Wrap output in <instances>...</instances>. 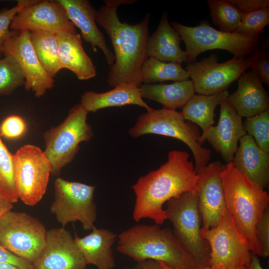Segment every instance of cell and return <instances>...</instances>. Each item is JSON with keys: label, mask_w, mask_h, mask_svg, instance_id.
Listing matches in <instances>:
<instances>
[{"label": "cell", "mask_w": 269, "mask_h": 269, "mask_svg": "<svg viewBox=\"0 0 269 269\" xmlns=\"http://www.w3.org/2000/svg\"><path fill=\"white\" fill-rule=\"evenodd\" d=\"M134 0H106L97 10V23L109 36L115 60L110 67L107 82L111 87L121 84L141 85V68L148 58L146 45L149 37L150 14L135 24L120 21L117 14L120 5L134 3Z\"/></svg>", "instance_id": "cell-1"}, {"label": "cell", "mask_w": 269, "mask_h": 269, "mask_svg": "<svg viewBox=\"0 0 269 269\" xmlns=\"http://www.w3.org/2000/svg\"><path fill=\"white\" fill-rule=\"evenodd\" d=\"M186 152L173 150L167 161L155 170L140 177L132 186L136 200L133 219L153 220L158 225L167 220L163 205L172 198L195 189L198 175Z\"/></svg>", "instance_id": "cell-2"}, {"label": "cell", "mask_w": 269, "mask_h": 269, "mask_svg": "<svg viewBox=\"0 0 269 269\" xmlns=\"http://www.w3.org/2000/svg\"><path fill=\"white\" fill-rule=\"evenodd\" d=\"M221 175L226 209L239 232L249 243L251 252L262 256L256 225L269 206L268 193L236 169L231 162L225 165Z\"/></svg>", "instance_id": "cell-3"}, {"label": "cell", "mask_w": 269, "mask_h": 269, "mask_svg": "<svg viewBox=\"0 0 269 269\" xmlns=\"http://www.w3.org/2000/svg\"><path fill=\"white\" fill-rule=\"evenodd\" d=\"M117 237V251L137 262L152 260L173 269H198L168 228L139 224L122 231Z\"/></svg>", "instance_id": "cell-4"}, {"label": "cell", "mask_w": 269, "mask_h": 269, "mask_svg": "<svg viewBox=\"0 0 269 269\" xmlns=\"http://www.w3.org/2000/svg\"><path fill=\"white\" fill-rule=\"evenodd\" d=\"M181 112L163 108H150L137 118L129 133L134 138L154 134L171 137L185 143L192 151L195 160L196 173L205 167L210 160L211 151L202 146L199 140L200 132L196 125L186 122Z\"/></svg>", "instance_id": "cell-5"}, {"label": "cell", "mask_w": 269, "mask_h": 269, "mask_svg": "<svg viewBox=\"0 0 269 269\" xmlns=\"http://www.w3.org/2000/svg\"><path fill=\"white\" fill-rule=\"evenodd\" d=\"M165 211L167 219L173 224V234L198 268H209L210 250L200 235L202 218L196 190L169 200Z\"/></svg>", "instance_id": "cell-6"}, {"label": "cell", "mask_w": 269, "mask_h": 269, "mask_svg": "<svg viewBox=\"0 0 269 269\" xmlns=\"http://www.w3.org/2000/svg\"><path fill=\"white\" fill-rule=\"evenodd\" d=\"M172 26L185 45L187 64L196 61L197 56L202 52L213 49L225 50L234 56L246 57L258 48L263 39L262 34L224 32L213 28L205 20L195 26L173 21Z\"/></svg>", "instance_id": "cell-7"}, {"label": "cell", "mask_w": 269, "mask_h": 269, "mask_svg": "<svg viewBox=\"0 0 269 269\" xmlns=\"http://www.w3.org/2000/svg\"><path fill=\"white\" fill-rule=\"evenodd\" d=\"M88 114L82 105L78 104L69 110L62 123L44 133L43 152L52 165V175L59 176L62 168L75 157L80 143L88 141L93 136L92 128L87 122Z\"/></svg>", "instance_id": "cell-8"}, {"label": "cell", "mask_w": 269, "mask_h": 269, "mask_svg": "<svg viewBox=\"0 0 269 269\" xmlns=\"http://www.w3.org/2000/svg\"><path fill=\"white\" fill-rule=\"evenodd\" d=\"M200 235L209 245L210 268L238 269L249 267L251 247L237 229L226 209L219 224L210 228L202 227Z\"/></svg>", "instance_id": "cell-9"}, {"label": "cell", "mask_w": 269, "mask_h": 269, "mask_svg": "<svg viewBox=\"0 0 269 269\" xmlns=\"http://www.w3.org/2000/svg\"><path fill=\"white\" fill-rule=\"evenodd\" d=\"M96 186L57 178L54 181V200L50 211L62 227L79 221L85 231L92 230L97 219L94 193Z\"/></svg>", "instance_id": "cell-10"}, {"label": "cell", "mask_w": 269, "mask_h": 269, "mask_svg": "<svg viewBox=\"0 0 269 269\" xmlns=\"http://www.w3.org/2000/svg\"><path fill=\"white\" fill-rule=\"evenodd\" d=\"M52 170L41 149L26 144L13 155V172L18 199L26 205L37 204L44 195Z\"/></svg>", "instance_id": "cell-11"}, {"label": "cell", "mask_w": 269, "mask_h": 269, "mask_svg": "<svg viewBox=\"0 0 269 269\" xmlns=\"http://www.w3.org/2000/svg\"><path fill=\"white\" fill-rule=\"evenodd\" d=\"M47 231L38 219L25 212L11 210L0 219V242L32 264L45 247Z\"/></svg>", "instance_id": "cell-12"}, {"label": "cell", "mask_w": 269, "mask_h": 269, "mask_svg": "<svg viewBox=\"0 0 269 269\" xmlns=\"http://www.w3.org/2000/svg\"><path fill=\"white\" fill-rule=\"evenodd\" d=\"M218 60L217 55L212 53L199 61L187 64L185 70L191 78L195 93L208 95L227 90L249 68L246 57L234 56L222 63Z\"/></svg>", "instance_id": "cell-13"}, {"label": "cell", "mask_w": 269, "mask_h": 269, "mask_svg": "<svg viewBox=\"0 0 269 269\" xmlns=\"http://www.w3.org/2000/svg\"><path fill=\"white\" fill-rule=\"evenodd\" d=\"M30 31H15L4 42L2 53L14 58L25 77L24 88L31 90L37 98L54 86V80L44 70L31 43Z\"/></svg>", "instance_id": "cell-14"}, {"label": "cell", "mask_w": 269, "mask_h": 269, "mask_svg": "<svg viewBox=\"0 0 269 269\" xmlns=\"http://www.w3.org/2000/svg\"><path fill=\"white\" fill-rule=\"evenodd\" d=\"M10 28L19 32L43 30L77 33L76 27L58 0H38L23 7L13 17Z\"/></svg>", "instance_id": "cell-15"}, {"label": "cell", "mask_w": 269, "mask_h": 269, "mask_svg": "<svg viewBox=\"0 0 269 269\" xmlns=\"http://www.w3.org/2000/svg\"><path fill=\"white\" fill-rule=\"evenodd\" d=\"M225 168L220 161L208 163L197 173L195 188L201 214L202 228L216 227L226 209L221 172Z\"/></svg>", "instance_id": "cell-16"}, {"label": "cell", "mask_w": 269, "mask_h": 269, "mask_svg": "<svg viewBox=\"0 0 269 269\" xmlns=\"http://www.w3.org/2000/svg\"><path fill=\"white\" fill-rule=\"evenodd\" d=\"M87 264L64 227L47 231L46 244L32 269H86Z\"/></svg>", "instance_id": "cell-17"}, {"label": "cell", "mask_w": 269, "mask_h": 269, "mask_svg": "<svg viewBox=\"0 0 269 269\" xmlns=\"http://www.w3.org/2000/svg\"><path fill=\"white\" fill-rule=\"evenodd\" d=\"M227 99L220 104V113L218 124L202 133L199 142L202 144L207 140L223 159L229 163L233 159L238 142L247 133L244 129L242 118Z\"/></svg>", "instance_id": "cell-18"}, {"label": "cell", "mask_w": 269, "mask_h": 269, "mask_svg": "<svg viewBox=\"0 0 269 269\" xmlns=\"http://www.w3.org/2000/svg\"><path fill=\"white\" fill-rule=\"evenodd\" d=\"M64 8L69 19L80 30L82 38L90 44L94 51L98 47L104 54L110 67L115 60L105 37L97 25V10L88 0H58Z\"/></svg>", "instance_id": "cell-19"}, {"label": "cell", "mask_w": 269, "mask_h": 269, "mask_svg": "<svg viewBox=\"0 0 269 269\" xmlns=\"http://www.w3.org/2000/svg\"><path fill=\"white\" fill-rule=\"evenodd\" d=\"M237 80V90L227 100L241 117L254 116L269 110L268 92L256 74L250 70Z\"/></svg>", "instance_id": "cell-20"}, {"label": "cell", "mask_w": 269, "mask_h": 269, "mask_svg": "<svg viewBox=\"0 0 269 269\" xmlns=\"http://www.w3.org/2000/svg\"><path fill=\"white\" fill-rule=\"evenodd\" d=\"M231 162L236 169L265 189L269 183V153L261 149L248 134L241 137Z\"/></svg>", "instance_id": "cell-21"}, {"label": "cell", "mask_w": 269, "mask_h": 269, "mask_svg": "<svg viewBox=\"0 0 269 269\" xmlns=\"http://www.w3.org/2000/svg\"><path fill=\"white\" fill-rule=\"evenodd\" d=\"M118 235L94 226L88 235L80 238L75 233L74 242L87 264L97 269H113L116 266L112 246Z\"/></svg>", "instance_id": "cell-22"}, {"label": "cell", "mask_w": 269, "mask_h": 269, "mask_svg": "<svg viewBox=\"0 0 269 269\" xmlns=\"http://www.w3.org/2000/svg\"><path fill=\"white\" fill-rule=\"evenodd\" d=\"M56 36L62 69L71 71L81 80L95 77L96 67L84 50L81 35L60 31Z\"/></svg>", "instance_id": "cell-23"}, {"label": "cell", "mask_w": 269, "mask_h": 269, "mask_svg": "<svg viewBox=\"0 0 269 269\" xmlns=\"http://www.w3.org/2000/svg\"><path fill=\"white\" fill-rule=\"evenodd\" d=\"M180 41V36L169 23L167 14L164 12L156 30L149 37L147 56L162 62L187 63V53L181 48Z\"/></svg>", "instance_id": "cell-24"}, {"label": "cell", "mask_w": 269, "mask_h": 269, "mask_svg": "<svg viewBox=\"0 0 269 269\" xmlns=\"http://www.w3.org/2000/svg\"><path fill=\"white\" fill-rule=\"evenodd\" d=\"M80 104L88 113L129 105L143 107L146 110L151 108L143 101L140 87L133 84H121L109 91L101 93L86 91L81 96Z\"/></svg>", "instance_id": "cell-25"}, {"label": "cell", "mask_w": 269, "mask_h": 269, "mask_svg": "<svg viewBox=\"0 0 269 269\" xmlns=\"http://www.w3.org/2000/svg\"><path fill=\"white\" fill-rule=\"evenodd\" d=\"M142 98L153 100L164 108H182L195 94L193 82L187 80L169 84H144L139 87Z\"/></svg>", "instance_id": "cell-26"}, {"label": "cell", "mask_w": 269, "mask_h": 269, "mask_svg": "<svg viewBox=\"0 0 269 269\" xmlns=\"http://www.w3.org/2000/svg\"><path fill=\"white\" fill-rule=\"evenodd\" d=\"M229 95L227 90L208 95L195 94L180 112L185 120L196 124L204 133L213 126L215 109Z\"/></svg>", "instance_id": "cell-27"}, {"label": "cell", "mask_w": 269, "mask_h": 269, "mask_svg": "<svg viewBox=\"0 0 269 269\" xmlns=\"http://www.w3.org/2000/svg\"><path fill=\"white\" fill-rule=\"evenodd\" d=\"M31 43L42 67L52 78L62 69L56 33L37 30L30 32Z\"/></svg>", "instance_id": "cell-28"}, {"label": "cell", "mask_w": 269, "mask_h": 269, "mask_svg": "<svg viewBox=\"0 0 269 269\" xmlns=\"http://www.w3.org/2000/svg\"><path fill=\"white\" fill-rule=\"evenodd\" d=\"M141 81L144 84H153L168 80L174 82L188 80V72L177 62H162L148 57L141 68Z\"/></svg>", "instance_id": "cell-29"}, {"label": "cell", "mask_w": 269, "mask_h": 269, "mask_svg": "<svg viewBox=\"0 0 269 269\" xmlns=\"http://www.w3.org/2000/svg\"><path fill=\"white\" fill-rule=\"evenodd\" d=\"M210 15L219 30L235 32L239 26L244 12L229 0H207Z\"/></svg>", "instance_id": "cell-30"}, {"label": "cell", "mask_w": 269, "mask_h": 269, "mask_svg": "<svg viewBox=\"0 0 269 269\" xmlns=\"http://www.w3.org/2000/svg\"><path fill=\"white\" fill-rule=\"evenodd\" d=\"M0 135V193L12 203L18 200L14 179L13 155Z\"/></svg>", "instance_id": "cell-31"}, {"label": "cell", "mask_w": 269, "mask_h": 269, "mask_svg": "<svg viewBox=\"0 0 269 269\" xmlns=\"http://www.w3.org/2000/svg\"><path fill=\"white\" fill-rule=\"evenodd\" d=\"M25 77L17 61L10 56L0 58V95H9L25 83Z\"/></svg>", "instance_id": "cell-32"}, {"label": "cell", "mask_w": 269, "mask_h": 269, "mask_svg": "<svg viewBox=\"0 0 269 269\" xmlns=\"http://www.w3.org/2000/svg\"><path fill=\"white\" fill-rule=\"evenodd\" d=\"M243 127L247 134L253 137L258 146L269 153V110L246 118Z\"/></svg>", "instance_id": "cell-33"}, {"label": "cell", "mask_w": 269, "mask_h": 269, "mask_svg": "<svg viewBox=\"0 0 269 269\" xmlns=\"http://www.w3.org/2000/svg\"><path fill=\"white\" fill-rule=\"evenodd\" d=\"M269 24V8L244 13L241 23L235 32L247 35L262 34Z\"/></svg>", "instance_id": "cell-34"}, {"label": "cell", "mask_w": 269, "mask_h": 269, "mask_svg": "<svg viewBox=\"0 0 269 269\" xmlns=\"http://www.w3.org/2000/svg\"><path fill=\"white\" fill-rule=\"evenodd\" d=\"M249 68L261 79L262 83L269 86V53L267 50L256 48L246 58Z\"/></svg>", "instance_id": "cell-35"}, {"label": "cell", "mask_w": 269, "mask_h": 269, "mask_svg": "<svg viewBox=\"0 0 269 269\" xmlns=\"http://www.w3.org/2000/svg\"><path fill=\"white\" fill-rule=\"evenodd\" d=\"M256 235L260 246L262 256H269V206L264 211L256 225Z\"/></svg>", "instance_id": "cell-36"}, {"label": "cell", "mask_w": 269, "mask_h": 269, "mask_svg": "<svg viewBox=\"0 0 269 269\" xmlns=\"http://www.w3.org/2000/svg\"><path fill=\"white\" fill-rule=\"evenodd\" d=\"M22 7V5L17 4L10 8H4L0 11V58L2 54L3 44L16 31L10 30L11 21L16 13Z\"/></svg>", "instance_id": "cell-37"}, {"label": "cell", "mask_w": 269, "mask_h": 269, "mask_svg": "<svg viewBox=\"0 0 269 269\" xmlns=\"http://www.w3.org/2000/svg\"><path fill=\"white\" fill-rule=\"evenodd\" d=\"M26 125L20 117L12 115L4 120L0 127V135L13 139L20 136L25 132Z\"/></svg>", "instance_id": "cell-38"}, {"label": "cell", "mask_w": 269, "mask_h": 269, "mask_svg": "<svg viewBox=\"0 0 269 269\" xmlns=\"http://www.w3.org/2000/svg\"><path fill=\"white\" fill-rule=\"evenodd\" d=\"M0 263H7L20 269H32V264L10 252L0 242Z\"/></svg>", "instance_id": "cell-39"}, {"label": "cell", "mask_w": 269, "mask_h": 269, "mask_svg": "<svg viewBox=\"0 0 269 269\" xmlns=\"http://www.w3.org/2000/svg\"><path fill=\"white\" fill-rule=\"evenodd\" d=\"M244 13L269 8V0H229Z\"/></svg>", "instance_id": "cell-40"}, {"label": "cell", "mask_w": 269, "mask_h": 269, "mask_svg": "<svg viewBox=\"0 0 269 269\" xmlns=\"http://www.w3.org/2000/svg\"><path fill=\"white\" fill-rule=\"evenodd\" d=\"M124 269H162V268L157 261L147 260L137 262V264L132 268Z\"/></svg>", "instance_id": "cell-41"}, {"label": "cell", "mask_w": 269, "mask_h": 269, "mask_svg": "<svg viewBox=\"0 0 269 269\" xmlns=\"http://www.w3.org/2000/svg\"><path fill=\"white\" fill-rule=\"evenodd\" d=\"M13 204L0 193V219L11 210L13 207Z\"/></svg>", "instance_id": "cell-42"}, {"label": "cell", "mask_w": 269, "mask_h": 269, "mask_svg": "<svg viewBox=\"0 0 269 269\" xmlns=\"http://www.w3.org/2000/svg\"><path fill=\"white\" fill-rule=\"evenodd\" d=\"M251 269H263L258 255L252 252L250 253V266Z\"/></svg>", "instance_id": "cell-43"}, {"label": "cell", "mask_w": 269, "mask_h": 269, "mask_svg": "<svg viewBox=\"0 0 269 269\" xmlns=\"http://www.w3.org/2000/svg\"><path fill=\"white\" fill-rule=\"evenodd\" d=\"M158 262L159 263L160 266L162 268V269H173V268L169 267L162 261H158ZM212 269L211 268L209 267V268H203V269ZM238 269H251V268L250 267L245 266V267L240 268Z\"/></svg>", "instance_id": "cell-44"}, {"label": "cell", "mask_w": 269, "mask_h": 269, "mask_svg": "<svg viewBox=\"0 0 269 269\" xmlns=\"http://www.w3.org/2000/svg\"><path fill=\"white\" fill-rule=\"evenodd\" d=\"M0 269H20L18 267L7 263H0Z\"/></svg>", "instance_id": "cell-45"}]
</instances>
